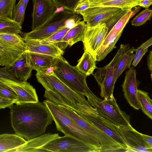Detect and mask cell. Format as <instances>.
<instances>
[{"label":"cell","mask_w":152,"mask_h":152,"mask_svg":"<svg viewBox=\"0 0 152 152\" xmlns=\"http://www.w3.org/2000/svg\"><path fill=\"white\" fill-rule=\"evenodd\" d=\"M132 14V8L118 21L109 32L118 34H121L125 26L133 17Z\"/></svg>","instance_id":"cell-33"},{"label":"cell","mask_w":152,"mask_h":152,"mask_svg":"<svg viewBox=\"0 0 152 152\" xmlns=\"http://www.w3.org/2000/svg\"><path fill=\"white\" fill-rule=\"evenodd\" d=\"M16 101L14 99L5 97L0 95V108H9L15 103Z\"/></svg>","instance_id":"cell-38"},{"label":"cell","mask_w":152,"mask_h":152,"mask_svg":"<svg viewBox=\"0 0 152 152\" xmlns=\"http://www.w3.org/2000/svg\"><path fill=\"white\" fill-rule=\"evenodd\" d=\"M121 9L109 7H91L80 14L87 26L91 27L105 23L109 30L117 21V15Z\"/></svg>","instance_id":"cell-10"},{"label":"cell","mask_w":152,"mask_h":152,"mask_svg":"<svg viewBox=\"0 0 152 152\" xmlns=\"http://www.w3.org/2000/svg\"><path fill=\"white\" fill-rule=\"evenodd\" d=\"M77 107V110L72 107H69L105 133L119 145L129 149L120 134L117 126L112 124L102 116L96 109L90 105L78 104Z\"/></svg>","instance_id":"cell-8"},{"label":"cell","mask_w":152,"mask_h":152,"mask_svg":"<svg viewBox=\"0 0 152 152\" xmlns=\"http://www.w3.org/2000/svg\"><path fill=\"white\" fill-rule=\"evenodd\" d=\"M148 48L142 50L138 47L136 49L135 54L132 65L134 67L136 66L140 62L144 55L148 51Z\"/></svg>","instance_id":"cell-37"},{"label":"cell","mask_w":152,"mask_h":152,"mask_svg":"<svg viewBox=\"0 0 152 152\" xmlns=\"http://www.w3.org/2000/svg\"><path fill=\"white\" fill-rule=\"evenodd\" d=\"M23 137L16 134H3L0 135V152L13 151L26 143Z\"/></svg>","instance_id":"cell-21"},{"label":"cell","mask_w":152,"mask_h":152,"mask_svg":"<svg viewBox=\"0 0 152 152\" xmlns=\"http://www.w3.org/2000/svg\"><path fill=\"white\" fill-rule=\"evenodd\" d=\"M21 26L12 19L0 17V33L19 34L21 32Z\"/></svg>","instance_id":"cell-27"},{"label":"cell","mask_w":152,"mask_h":152,"mask_svg":"<svg viewBox=\"0 0 152 152\" xmlns=\"http://www.w3.org/2000/svg\"><path fill=\"white\" fill-rule=\"evenodd\" d=\"M0 77L16 81H19L12 76L7 71L6 67L0 68Z\"/></svg>","instance_id":"cell-40"},{"label":"cell","mask_w":152,"mask_h":152,"mask_svg":"<svg viewBox=\"0 0 152 152\" xmlns=\"http://www.w3.org/2000/svg\"><path fill=\"white\" fill-rule=\"evenodd\" d=\"M136 74L134 67H130L126 72L122 87L124 96L130 105L135 109L138 110L140 107Z\"/></svg>","instance_id":"cell-17"},{"label":"cell","mask_w":152,"mask_h":152,"mask_svg":"<svg viewBox=\"0 0 152 152\" xmlns=\"http://www.w3.org/2000/svg\"><path fill=\"white\" fill-rule=\"evenodd\" d=\"M99 152H129L127 148L121 146H111L101 147Z\"/></svg>","instance_id":"cell-39"},{"label":"cell","mask_w":152,"mask_h":152,"mask_svg":"<svg viewBox=\"0 0 152 152\" xmlns=\"http://www.w3.org/2000/svg\"><path fill=\"white\" fill-rule=\"evenodd\" d=\"M59 137L58 133H45L28 140L26 143L14 150L13 152H43L42 148L45 145Z\"/></svg>","instance_id":"cell-19"},{"label":"cell","mask_w":152,"mask_h":152,"mask_svg":"<svg viewBox=\"0 0 152 152\" xmlns=\"http://www.w3.org/2000/svg\"><path fill=\"white\" fill-rule=\"evenodd\" d=\"M152 5V1L151 0H142L139 3V6L145 8H148Z\"/></svg>","instance_id":"cell-42"},{"label":"cell","mask_w":152,"mask_h":152,"mask_svg":"<svg viewBox=\"0 0 152 152\" xmlns=\"http://www.w3.org/2000/svg\"><path fill=\"white\" fill-rule=\"evenodd\" d=\"M113 0H84L82 1L88 4L89 7H94L100 4Z\"/></svg>","instance_id":"cell-41"},{"label":"cell","mask_w":152,"mask_h":152,"mask_svg":"<svg viewBox=\"0 0 152 152\" xmlns=\"http://www.w3.org/2000/svg\"><path fill=\"white\" fill-rule=\"evenodd\" d=\"M26 51V43L18 34L0 33L1 66L10 65Z\"/></svg>","instance_id":"cell-9"},{"label":"cell","mask_w":152,"mask_h":152,"mask_svg":"<svg viewBox=\"0 0 152 152\" xmlns=\"http://www.w3.org/2000/svg\"><path fill=\"white\" fill-rule=\"evenodd\" d=\"M117 127L129 152H152V148L145 141L141 133L131 125Z\"/></svg>","instance_id":"cell-14"},{"label":"cell","mask_w":152,"mask_h":152,"mask_svg":"<svg viewBox=\"0 0 152 152\" xmlns=\"http://www.w3.org/2000/svg\"><path fill=\"white\" fill-rule=\"evenodd\" d=\"M151 102H152V100H151Z\"/></svg>","instance_id":"cell-49"},{"label":"cell","mask_w":152,"mask_h":152,"mask_svg":"<svg viewBox=\"0 0 152 152\" xmlns=\"http://www.w3.org/2000/svg\"><path fill=\"white\" fill-rule=\"evenodd\" d=\"M69 29V28L65 27L49 37L43 40L38 41L42 44L56 45L61 49L64 51L66 48L62 41L64 37Z\"/></svg>","instance_id":"cell-28"},{"label":"cell","mask_w":152,"mask_h":152,"mask_svg":"<svg viewBox=\"0 0 152 152\" xmlns=\"http://www.w3.org/2000/svg\"><path fill=\"white\" fill-rule=\"evenodd\" d=\"M29 0H23L25 4L27 6Z\"/></svg>","instance_id":"cell-46"},{"label":"cell","mask_w":152,"mask_h":152,"mask_svg":"<svg viewBox=\"0 0 152 152\" xmlns=\"http://www.w3.org/2000/svg\"><path fill=\"white\" fill-rule=\"evenodd\" d=\"M152 17V9H145L137 15L131 21L132 25L136 26L144 24L147 21L150 20Z\"/></svg>","instance_id":"cell-34"},{"label":"cell","mask_w":152,"mask_h":152,"mask_svg":"<svg viewBox=\"0 0 152 152\" xmlns=\"http://www.w3.org/2000/svg\"><path fill=\"white\" fill-rule=\"evenodd\" d=\"M86 27V23L83 20L68 31L62 41L66 48L68 46L71 47L79 41H83Z\"/></svg>","instance_id":"cell-23"},{"label":"cell","mask_w":152,"mask_h":152,"mask_svg":"<svg viewBox=\"0 0 152 152\" xmlns=\"http://www.w3.org/2000/svg\"><path fill=\"white\" fill-rule=\"evenodd\" d=\"M47 152H98L97 149L73 137L65 136L47 144L42 148Z\"/></svg>","instance_id":"cell-11"},{"label":"cell","mask_w":152,"mask_h":152,"mask_svg":"<svg viewBox=\"0 0 152 152\" xmlns=\"http://www.w3.org/2000/svg\"><path fill=\"white\" fill-rule=\"evenodd\" d=\"M0 95L5 97L14 99L16 101L17 99V96L15 91L10 87L1 82Z\"/></svg>","instance_id":"cell-36"},{"label":"cell","mask_w":152,"mask_h":152,"mask_svg":"<svg viewBox=\"0 0 152 152\" xmlns=\"http://www.w3.org/2000/svg\"><path fill=\"white\" fill-rule=\"evenodd\" d=\"M77 14L63 7L57 8L52 16L42 25L23 33V40H41L48 38L66 27V21Z\"/></svg>","instance_id":"cell-6"},{"label":"cell","mask_w":152,"mask_h":152,"mask_svg":"<svg viewBox=\"0 0 152 152\" xmlns=\"http://www.w3.org/2000/svg\"><path fill=\"white\" fill-rule=\"evenodd\" d=\"M136 49L129 51L121 57L116 64L114 70V80L115 82L123 72L127 69H129L133 61L135 54L134 53Z\"/></svg>","instance_id":"cell-26"},{"label":"cell","mask_w":152,"mask_h":152,"mask_svg":"<svg viewBox=\"0 0 152 152\" xmlns=\"http://www.w3.org/2000/svg\"><path fill=\"white\" fill-rule=\"evenodd\" d=\"M52 69L61 81L76 92L84 95L89 89L86 80L87 76L71 65L62 56L56 57Z\"/></svg>","instance_id":"cell-5"},{"label":"cell","mask_w":152,"mask_h":152,"mask_svg":"<svg viewBox=\"0 0 152 152\" xmlns=\"http://www.w3.org/2000/svg\"><path fill=\"white\" fill-rule=\"evenodd\" d=\"M56 8L63 7L74 12V10L81 0H52Z\"/></svg>","instance_id":"cell-35"},{"label":"cell","mask_w":152,"mask_h":152,"mask_svg":"<svg viewBox=\"0 0 152 152\" xmlns=\"http://www.w3.org/2000/svg\"><path fill=\"white\" fill-rule=\"evenodd\" d=\"M6 67L12 76L21 81H27L32 70L29 64L28 53L26 52L14 63Z\"/></svg>","instance_id":"cell-18"},{"label":"cell","mask_w":152,"mask_h":152,"mask_svg":"<svg viewBox=\"0 0 152 152\" xmlns=\"http://www.w3.org/2000/svg\"><path fill=\"white\" fill-rule=\"evenodd\" d=\"M57 104L64 112L80 126L97 139L100 142L102 147L114 146H121L105 133L83 118L69 107Z\"/></svg>","instance_id":"cell-12"},{"label":"cell","mask_w":152,"mask_h":152,"mask_svg":"<svg viewBox=\"0 0 152 152\" xmlns=\"http://www.w3.org/2000/svg\"><path fill=\"white\" fill-rule=\"evenodd\" d=\"M108 32L105 23L91 27L87 26L82 41L84 50L89 52L96 61L97 53Z\"/></svg>","instance_id":"cell-13"},{"label":"cell","mask_w":152,"mask_h":152,"mask_svg":"<svg viewBox=\"0 0 152 152\" xmlns=\"http://www.w3.org/2000/svg\"><path fill=\"white\" fill-rule=\"evenodd\" d=\"M26 43V51L55 57L62 56L64 51L53 44H44L38 41L32 39L24 40Z\"/></svg>","instance_id":"cell-20"},{"label":"cell","mask_w":152,"mask_h":152,"mask_svg":"<svg viewBox=\"0 0 152 152\" xmlns=\"http://www.w3.org/2000/svg\"><path fill=\"white\" fill-rule=\"evenodd\" d=\"M121 34L109 32L102 44L96 54V61H101L115 48V45Z\"/></svg>","instance_id":"cell-24"},{"label":"cell","mask_w":152,"mask_h":152,"mask_svg":"<svg viewBox=\"0 0 152 152\" xmlns=\"http://www.w3.org/2000/svg\"><path fill=\"white\" fill-rule=\"evenodd\" d=\"M141 134L145 141L152 148V137L142 133Z\"/></svg>","instance_id":"cell-45"},{"label":"cell","mask_w":152,"mask_h":152,"mask_svg":"<svg viewBox=\"0 0 152 152\" xmlns=\"http://www.w3.org/2000/svg\"><path fill=\"white\" fill-rule=\"evenodd\" d=\"M27 6L23 0H20L13 9L12 19L22 25L24 20L25 11Z\"/></svg>","instance_id":"cell-31"},{"label":"cell","mask_w":152,"mask_h":152,"mask_svg":"<svg viewBox=\"0 0 152 152\" xmlns=\"http://www.w3.org/2000/svg\"><path fill=\"white\" fill-rule=\"evenodd\" d=\"M147 65L148 69L152 71V50L150 51L147 58Z\"/></svg>","instance_id":"cell-44"},{"label":"cell","mask_w":152,"mask_h":152,"mask_svg":"<svg viewBox=\"0 0 152 152\" xmlns=\"http://www.w3.org/2000/svg\"><path fill=\"white\" fill-rule=\"evenodd\" d=\"M152 45V37L151 38L145 42L143 43L141 45L138 47L139 48L142 50H144Z\"/></svg>","instance_id":"cell-43"},{"label":"cell","mask_w":152,"mask_h":152,"mask_svg":"<svg viewBox=\"0 0 152 152\" xmlns=\"http://www.w3.org/2000/svg\"><path fill=\"white\" fill-rule=\"evenodd\" d=\"M28 53L30 66L32 70L37 71L52 67L56 58L50 56L30 52Z\"/></svg>","instance_id":"cell-22"},{"label":"cell","mask_w":152,"mask_h":152,"mask_svg":"<svg viewBox=\"0 0 152 152\" xmlns=\"http://www.w3.org/2000/svg\"><path fill=\"white\" fill-rule=\"evenodd\" d=\"M151 77L152 81V71L151 72Z\"/></svg>","instance_id":"cell-47"},{"label":"cell","mask_w":152,"mask_h":152,"mask_svg":"<svg viewBox=\"0 0 152 152\" xmlns=\"http://www.w3.org/2000/svg\"><path fill=\"white\" fill-rule=\"evenodd\" d=\"M84 96L89 104L102 117L117 126L131 125L130 117L119 108L113 95L104 99L96 96L89 89Z\"/></svg>","instance_id":"cell-4"},{"label":"cell","mask_w":152,"mask_h":152,"mask_svg":"<svg viewBox=\"0 0 152 152\" xmlns=\"http://www.w3.org/2000/svg\"><path fill=\"white\" fill-rule=\"evenodd\" d=\"M96 61L92 55L88 51L84 50V52L78 61L75 66L81 72L88 76L93 75L94 70L97 69Z\"/></svg>","instance_id":"cell-25"},{"label":"cell","mask_w":152,"mask_h":152,"mask_svg":"<svg viewBox=\"0 0 152 152\" xmlns=\"http://www.w3.org/2000/svg\"><path fill=\"white\" fill-rule=\"evenodd\" d=\"M140 108L149 118L152 120V102L148 92L138 90Z\"/></svg>","instance_id":"cell-30"},{"label":"cell","mask_w":152,"mask_h":152,"mask_svg":"<svg viewBox=\"0 0 152 152\" xmlns=\"http://www.w3.org/2000/svg\"><path fill=\"white\" fill-rule=\"evenodd\" d=\"M142 0H113L97 5L94 7L102 6L117 7L125 10L139 6Z\"/></svg>","instance_id":"cell-29"},{"label":"cell","mask_w":152,"mask_h":152,"mask_svg":"<svg viewBox=\"0 0 152 152\" xmlns=\"http://www.w3.org/2000/svg\"><path fill=\"white\" fill-rule=\"evenodd\" d=\"M152 1V0H151Z\"/></svg>","instance_id":"cell-50"},{"label":"cell","mask_w":152,"mask_h":152,"mask_svg":"<svg viewBox=\"0 0 152 152\" xmlns=\"http://www.w3.org/2000/svg\"><path fill=\"white\" fill-rule=\"evenodd\" d=\"M16 0H0V17L12 19V11Z\"/></svg>","instance_id":"cell-32"},{"label":"cell","mask_w":152,"mask_h":152,"mask_svg":"<svg viewBox=\"0 0 152 152\" xmlns=\"http://www.w3.org/2000/svg\"><path fill=\"white\" fill-rule=\"evenodd\" d=\"M32 30L42 25L53 15L57 8L52 0H32Z\"/></svg>","instance_id":"cell-16"},{"label":"cell","mask_w":152,"mask_h":152,"mask_svg":"<svg viewBox=\"0 0 152 152\" xmlns=\"http://www.w3.org/2000/svg\"><path fill=\"white\" fill-rule=\"evenodd\" d=\"M9 108L14 131L27 140L45 134L53 120L48 108L39 102L13 104Z\"/></svg>","instance_id":"cell-1"},{"label":"cell","mask_w":152,"mask_h":152,"mask_svg":"<svg viewBox=\"0 0 152 152\" xmlns=\"http://www.w3.org/2000/svg\"><path fill=\"white\" fill-rule=\"evenodd\" d=\"M36 76L38 82L46 90L58 95L68 103L71 107L77 110L78 104L90 105L83 94L71 89L56 76L52 67L47 69L37 71Z\"/></svg>","instance_id":"cell-3"},{"label":"cell","mask_w":152,"mask_h":152,"mask_svg":"<svg viewBox=\"0 0 152 152\" xmlns=\"http://www.w3.org/2000/svg\"><path fill=\"white\" fill-rule=\"evenodd\" d=\"M43 103L50 112L58 131L83 141L98 150L102 147L100 142L95 137L86 131L73 120L64 112L56 103L48 99Z\"/></svg>","instance_id":"cell-2"},{"label":"cell","mask_w":152,"mask_h":152,"mask_svg":"<svg viewBox=\"0 0 152 152\" xmlns=\"http://www.w3.org/2000/svg\"><path fill=\"white\" fill-rule=\"evenodd\" d=\"M134 47L129 44H121L116 55L107 65L102 68H97L93 75L100 86V95L102 98H108L113 95V90L115 82L114 80L115 66L119 60L126 52L134 50Z\"/></svg>","instance_id":"cell-7"},{"label":"cell","mask_w":152,"mask_h":152,"mask_svg":"<svg viewBox=\"0 0 152 152\" xmlns=\"http://www.w3.org/2000/svg\"><path fill=\"white\" fill-rule=\"evenodd\" d=\"M83 0H81V1H83Z\"/></svg>","instance_id":"cell-48"},{"label":"cell","mask_w":152,"mask_h":152,"mask_svg":"<svg viewBox=\"0 0 152 152\" xmlns=\"http://www.w3.org/2000/svg\"><path fill=\"white\" fill-rule=\"evenodd\" d=\"M0 82L10 87L16 93V104L39 102L35 89L27 81H16L0 77Z\"/></svg>","instance_id":"cell-15"}]
</instances>
